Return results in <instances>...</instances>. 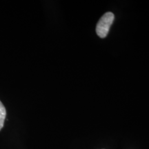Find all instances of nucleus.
<instances>
[{
	"label": "nucleus",
	"mask_w": 149,
	"mask_h": 149,
	"mask_svg": "<svg viewBox=\"0 0 149 149\" xmlns=\"http://www.w3.org/2000/svg\"><path fill=\"white\" fill-rule=\"evenodd\" d=\"M115 19L113 13L107 12L99 20L96 26V33L101 38H105L109 32L110 28Z\"/></svg>",
	"instance_id": "1"
},
{
	"label": "nucleus",
	"mask_w": 149,
	"mask_h": 149,
	"mask_svg": "<svg viewBox=\"0 0 149 149\" xmlns=\"http://www.w3.org/2000/svg\"><path fill=\"white\" fill-rule=\"evenodd\" d=\"M6 117V108L1 102L0 101V130L2 129L3 124H4V121Z\"/></svg>",
	"instance_id": "2"
}]
</instances>
